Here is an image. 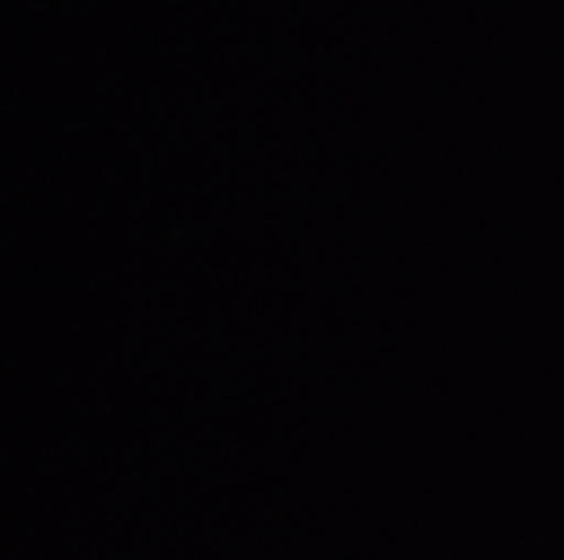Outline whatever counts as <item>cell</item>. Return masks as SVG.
<instances>
[]
</instances>
